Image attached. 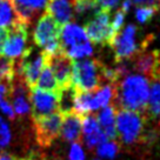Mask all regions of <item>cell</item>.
Returning <instances> with one entry per match:
<instances>
[{
	"instance_id": "obj_8",
	"label": "cell",
	"mask_w": 160,
	"mask_h": 160,
	"mask_svg": "<svg viewBox=\"0 0 160 160\" xmlns=\"http://www.w3.org/2000/svg\"><path fill=\"white\" fill-rule=\"evenodd\" d=\"M60 94L61 92L54 93V92H47V91L39 90L37 87H32L30 92L32 118L35 119L39 117L58 112L60 106Z\"/></svg>"
},
{
	"instance_id": "obj_17",
	"label": "cell",
	"mask_w": 160,
	"mask_h": 160,
	"mask_svg": "<svg viewBox=\"0 0 160 160\" xmlns=\"http://www.w3.org/2000/svg\"><path fill=\"white\" fill-rule=\"evenodd\" d=\"M62 124L60 133L68 142H78L81 138V117L74 112L61 113Z\"/></svg>"
},
{
	"instance_id": "obj_21",
	"label": "cell",
	"mask_w": 160,
	"mask_h": 160,
	"mask_svg": "<svg viewBox=\"0 0 160 160\" xmlns=\"http://www.w3.org/2000/svg\"><path fill=\"white\" fill-rule=\"evenodd\" d=\"M146 117L151 118H160V81H153L152 87L150 88Z\"/></svg>"
},
{
	"instance_id": "obj_25",
	"label": "cell",
	"mask_w": 160,
	"mask_h": 160,
	"mask_svg": "<svg viewBox=\"0 0 160 160\" xmlns=\"http://www.w3.org/2000/svg\"><path fill=\"white\" fill-rule=\"evenodd\" d=\"M73 6V12L78 15H84L88 12L97 11L98 6L94 0H71Z\"/></svg>"
},
{
	"instance_id": "obj_7",
	"label": "cell",
	"mask_w": 160,
	"mask_h": 160,
	"mask_svg": "<svg viewBox=\"0 0 160 160\" xmlns=\"http://www.w3.org/2000/svg\"><path fill=\"white\" fill-rule=\"evenodd\" d=\"M28 27L30 26L19 21L8 30L7 39L2 48L1 54L7 59H20L28 52L31 47L27 45L28 40Z\"/></svg>"
},
{
	"instance_id": "obj_18",
	"label": "cell",
	"mask_w": 160,
	"mask_h": 160,
	"mask_svg": "<svg viewBox=\"0 0 160 160\" xmlns=\"http://www.w3.org/2000/svg\"><path fill=\"white\" fill-rule=\"evenodd\" d=\"M115 115H117V108L113 104H111L102 107V110L95 117L107 140H115L118 138L115 130Z\"/></svg>"
},
{
	"instance_id": "obj_29",
	"label": "cell",
	"mask_w": 160,
	"mask_h": 160,
	"mask_svg": "<svg viewBox=\"0 0 160 160\" xmlns=\"http://www.w3.org/2000/svg\"><path fill=\"white\" fill-rule=\"evenodd\" d=\"M0 111H1V113L5 114L8 119L14 120V118H15L14 110H13L12 104H11V101H8V99L0 100Z\"/></svg>"
},
{
	"instance_id": "obj_30",
	"label": "cell",
	"mask_w": 160,
	"mask_h": 160,
	"mask_svg": "<svg viewBox=\"0 0 160 160\" xmlns=\"http://www.w3.org/2000/svg\"><path fill=\"white\" fill-rule=\"evenodd\" d=\"M94 1L99 10L107 11V12H111V10L114 8L119 2V0H94Z\"/></svg>"
},
{
	"instance_id": "obj_3",
	"label": "cell",
	"mask_w": 160,
	"mask_h": 160,
	"mask_svg": "<svg viewBox=\"0 0 160 160\" xmlns=\"http://www.w3.org/2000/svg\"><path fill=\"white\" fill-rule=\"evenodd\" d=\"M147 117L138 112L118 110L115 115V130L121 142L133 145L144 140Z\"/></svg>"
},
{
	"instance_id": "obj_34",
	"label": "cell",
	"mask_w": 160,
	"mask_h": 160,
	"mask_svg": "<svg viewBox=\"0 0 160 160\" xmlns=\"http://www.w3.org/2000/svg\"><path fill=\"white\" fill-rule=\"evenodd\" d=\"M0 160H20V159L15 158L14 155L8 154V153H1L0 154Z\"/></svg>"
},
{
	"instance_id": "obj_15",
	"label": "cell",
	"mask_w": 160,
	"mask_h": 160,
	"mask_svg": "<svg viewBox=\"0 0 160 160\" xmlns=\"http://www.w3.org/2000/svg\"><path fill=\"white\" fill-rule=\"evenodd\" d=\"M61 27L62 28H60L59 40L62 51L67 50L72 46L90 41L87 35H86L85 30L81 26L73 24V22H68V24L61 26Z\"/></svg>"
},
{
	"instance_id": "obj_26",
	"label": "cell",
	"mask_w": 160,
	"mask_h": 160,
	"mask_svg": "<svg viewBox=\"0 0 160 160\" xmlns=\"http://www.w3.org/2000/svg\"><path fill=\"white\" fill-rule=\"evenodd\" d=\"M11 140H12V133L10 125L2 117H0V151L10 145Z\"/></svg>"
},
{
	"instance_id": "obj_6",
	"label": "cell",
	"mask_w": 160,
	"mask_h": 160,
	"mask_svg": "<svg viewBox=\"0 0 160 160\" xmlns=\"http://www.w3.org/2000/svg\"><path fill=\"white\" fill-rule=\"evenodd\" d=\"M61 124L62 114L60 111L33 119L37 142L41 147H48L52 145V142L60 135Z\"/></svg>"
},
{
	"instance_id": "obj_24",
	"label": "cell",
	"mask_w": 160,
	"mask_h": 160,
	"mask_svg": "<svg viewBox=\"0 0 160 160\" xmlns=\"http://www.w3.org/2000/svg\"><path fill=\"white\" fill-rule=\"evenodd\" d=\"M119 152V145L115 140H107L97 147V153L101 158L114 159Z\"/></svg>"
},
{
	"instance_id": "obj_22",
	"label": "cell",
	"mask_w": 160,
	"mask_h": 160,
	"mask_svg": "<svg viewBox=\"0 0 160 160\" xmlns=\"http://www.w3.org/2000/svg\"><path fill=\"white\" fill-rule=\"evenodd\" d=\"M15 75V61L0 55V84L12 82Z\"/></svg>"
},
{
	"instance_id": "obj_23",
	"label": "cell",
	"mask_w": 160,
	"mask_h": 160,
	"mask_svg": "<svg viewBox=\"0 0 160 160\" xmlns=\"http://www.w3.org/2000/svg\"><path fill=\"white\" fill-rule=\"evenodd\" d=\"M64 52L70 57L71 59H81V58L90 57V55L93 54V47H92L90 41H87V42L79 44V45L72 46L70 48L65 50Z\"/></svg>"
},
{
	"instance_id": "obj_28",
	"label": "cell",
	"mask_w": 160,
	"mask_h": 160,
	"mask_svg": "<svg viewBox=\"0 0 160 160\" xmlns=\"http://www.w3.org/2000/svg\"><path fill=\"white\" fill-rule=\"evenodd\" d=\"M68 158L70 160H85V154L84 151L81 148L80 144L78 142H73L70 148V153H68Z\"/></svg>"
},
{
	"instance_id": "obj_19",
	"label": "cell",
	"mask_w": 160,
	"mask_h": 160,
	"mask_svg": "<svg viewBox=\"0 0 160 160\" xmlns=\"http://www.w3.org/2000/svg\"><path fill=\"white\" fill-rule=\"evenodd\" d=\"M20 20L13 0H0V30H10Z\"/></svg>"
},
{
	"instance_id": "obj_4",
	"label": "cell",
	"mask_w": 160,
	"mask_h": 160,
	"mask_svg": "<svg viewBox=\"0 0 160 160\" xmlns=\"http://www.w3.org/2000/svg\"><path fill=\"white\" fill-rule=\"evenodd\" d=\"M137 34V26L127 25L114 38L113 42L111 44V47L114 51V59L117 62L130 60L135 54L145 51L141 46L138 45Z\"/></svg>"
},
{
	"instance_id": "obj_32",
	"label": "cell",
	"mask_w": 160,
	"mask_h": 160,
	"mask_svg": "<svg viewBox=\"0 0 160 160\" xmlns=\"http://www.w3.org/2000/svg\"><path fill=\"white\" fill-rule=\"evenodd\" d=\"M7 34H8V30H0V55H1L6 39H7Z\"/></svg>"
},
{
	"instance_id": "obj_9",
	"label": "cell",
	"mask_w": 160,
	"mask_h": 160,
	"mask_svg": "<svg viewBox=\"0 0 160 160\" xmlns=\"http://www.w3.org/2000/svg\"><path fill=\"white\" fill-rule=\"evenodd\" d=\"M44 52V51H42ZM45 53V52H44ZM46 64L50 66L52 73L54 75L55 80L59 85L60 90H65L71 87V80H72V67L73 62L68 55L64 51L57 52L54 54H46Z\"/></svg>"
},
{
	"instance_id": "obj_31",
	"label": "cell",
	"mask_w": 160,
	"mask_h": 160,
	"mask_svg": "<svg viewBox=\"0 0 160 160\" xmlns=\"http://www.w3.org/2000/svg\"><path fill=\"white\" fill-rule=\"evenodd\" d=\"M132 4L134 2L135 5L139 6H151V7H155L157 10L160 8V0H131Z\"/></svg>"
},
{
	"instance_id": "obj_12",
	"label": "cell",
	"mask_w": 160,
	"mask_h": 160,
	"mask_svg": "<svg viewBox=\"0 0 160 160\" xmlns=\"http://www.w3.org/2000/svg\"><path fill=\"white\" fill-rule=\"evenodd\" d=\"M8 99L12 100V107L14 113L19 117H26L31 112L30 92L28 87L24 82L18 73H15L14 79L11 82V90Z\"/></svg>"
},
{
	"instance_id": "obj_5",
	"label": "cell",
	"mask_w": 160,
	"mask_h": 160,
	"mask_svg": "<svg viewBox=\"0 0 160 160\" xmlns=\"http://www.w3.org/2000/svg\"><path fill=\"white\" fill-rule=\"evenodd\" d=\"M45 62V53L42 51L34 52V50L31 47L28 52L24 57H21L18 62H15V73L21 77L28 88H32L35 86Z\"/></svg>"
},
{
	"instance_id": "obj_10",
	"label": "cell",
	"mask_w": 160,
	"mask_h": 160,
	"mask_svg": "<svg viewBox=\"0 0 160 160\" xmlns=\"http://www.w3.org/2000/svg\"><path fill=\"white\" fill-rule=\"evenodd\" d=\"M60 28L61 26L58 25L53 20V18L45 12L39 18L33 32L34 44L38 47L45 48L52 44L60 42Z\"/></svg>"
},
{
	"instance_id": "obj_14",
	"label": "cell",
	"mask_w": 160,
	"mask_h": 160,
	"mask_svg": "<svg viewBox=\"0 0 160 160\" xmlns=\"http://www.w3.org/2000/svg\"><path fill=\"white\" fill-rule=\"evenodd\" d=\"M15 12L21 22L31 25V22L42 10H45L48 0H13Z\"/></svg>"
},
{
	"instance_id": "obj_11",
	"label": "cell",
	"mask_w": 160,
	"mask_h": 160,
	"mask_svg": "<svg viewBox=\"0 0 160 160\" xmlns=\"http://www.w3.org/2000/svg\"><path fill=\"white\" fill-rule=\"evenodd\" d=\"M110 15L111 12L98 10L95 12L93 19L88 20L85 25V32L88 40L95 45H105L107 44L110 34Z\"/></svg>"
},
{
	"instance_id": "obj_2",
	"label": "cell",
	"mask_w": 160,
	"mask_h": 160,
	"mask_svg": "<svg viewBox=\"0 0 160 160\" xmlns=\"http://www.w3.org/2000/svg\"><path fill=\"white\" fill-rule=\"evenodd\" d=\"M105 65L95 59H82L73 62L71 87L78 92H92L106 85L104 80Z\"/></svg>"
},
{
	"instance_id": "obj_16",
	"label": "cell",
	"mask_w": 160,
	"mask_h": 160,
	"mask_svg": "<svg viewBox=\"0 0 160 160\" xmlns=\"http://www.w3.org/2000/svg\"><path fill=\"white\" fill-rule=\"evenodd\" d=\"M46 13L59 26H64L73 19V6L71 0H48Z\"/></svg>"
},
{
	"instance_id": "obj_1",
	"label": "cell",
	"mask_w": 160,
	"mask_h": 160,
	"mask_svg": "<svg viewBox=\"0 0 160 160\" xmlns=\"http://www.w3.org/2000/svg\"><path fill=\"white\" fill-rule=\"evenodd\" d=\"M150 95V81L144 75L127 74L117 84L113 105L118 110H128L145 114Z\"/></svg>"
},
{
	"instance_id": "obj_27",
	"label": "cell",
	"mask_w": 160,
	"mask_h": 160,
	"mask_svg": "<svg viewBox=\"0 0 160 160\" xmlns=\"http://www.w3.org/2000/svg\"><path fill=\"white\" fill-rule=\"evenodd\" d=\"M158 12L155 7H151V6H139L137 11H135V18L139 21L140 24H146L148 22L153 15Z\"/></svg>"
},
{
	"instance_id": "obj_33",
	"label": "cell",
	"mask_w": 160,
	"mask_h": 160,
	"mask_svg": "<svg viewBox=\"0 0 160 160\" xmlns=\"http://www.w3.org/2000/svg\"><path fill=\"white\" fill-rule=\"evenodd\" d=\"M131 6H132V1H131V0H124V2L121 4V8H120V10L126 14V13L130 11Z\"/></svg>"
},
{
	"instance_id": "obj_20",
	"label": "cell",
	"mask_w": 160,
	"mask_h": 160,
	"mask_svg": "<svg viewBox=\"0 0 160 160\" xmlns=\"http://www.w3.org/2000/svg\"><path fill=\"white\" fill-rule=\"evenodd\" d=\"M34 87L42 91H47V92H54V93H60L61 92L54 75L51 71L50 66L47 65L46 62L44 67H42V70H41V73H40L39 78L37 80V82H35Z\"/></svg>"
},
{
	"instance_id": "obj_13",
	"label": "cell",
	"mask_w": 160,
	"mask_h": 160,
	"mask_svg": "<svg viewBox=\"0 0 160 160\" xmlns=\"http://www.w3.org/2000/svg\"><path fill=\"white\" fill-rule=\"evenodd\" d=\"M81 132L84 133V144L90 150H94L100 144L107 141V138L98 124L95 115L88 114L81 118Z\"/></svg>"
}]
</instances>
